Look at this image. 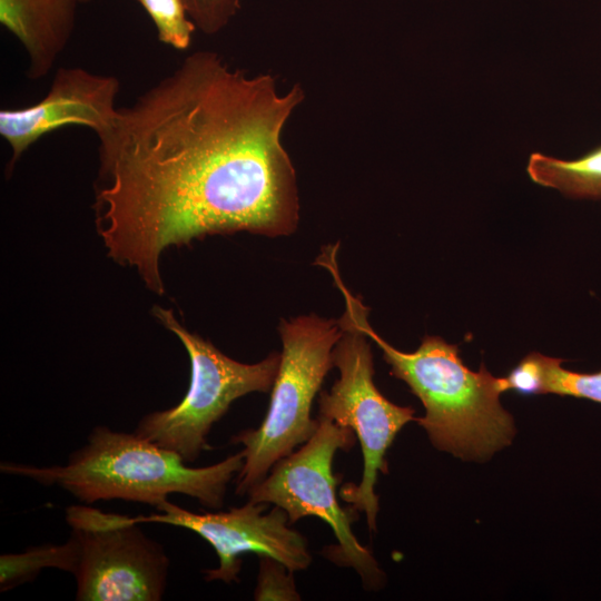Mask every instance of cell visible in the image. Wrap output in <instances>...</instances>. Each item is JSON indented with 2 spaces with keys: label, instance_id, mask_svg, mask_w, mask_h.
I'll use <instances>...</instances> for the list:
<instances>
[{
  "label": "cell",
  "instance_id": "cell-1",
  "mask_svg": "<svg viewBox=\"0 0 601 601\" xmlns=\"http://www.w3.org/2000/svg\"><path fill=\"white\" fill-rule=\"evenodd\" d=\"M269 73L188 55L98 137L95 211L107 254L162 295L161 254L208 235L292 234L296 171L282 136L303 102Z\"/></svg>",
  "mask_w": 601,
  "mask_h": 601
},
{
  "label": "cell",
  "instance_id": "cell-2",
  "mask_svg": "<svg viewBox=\"0 0 601 601\" xmlns=\"http://www.w3.org/2000/svg\"><path fill=\"white\" fill-rule=\"evenodd\" d=\"M244 465L242 451L209 466L191 467L175 451L137 433L96 426L87 444L63 465L2 462L0 471L43 485H58L79 501L125 500L157 508L169 494L191 496L206 508L223 506L227 485Z\"/></svg>",
  "mask_w": 601,
  "mask_h": 601
},
{
  "label": "cell",
  "instance_id": "cell-3",
  "mask_svg": "<svg viewBox=\"0 0 601 601\" xmlns=\"http://www.w3.org/2000/svg\"><path fill=\"white\" fill-rule=\"evenodd\" d=\"M367 315L361 321L363 331L382 349L391 375L422 402L425 415L415 422L436 449L479 461L511 444L516 431L499 400L506 392L503 377L483 364L477 372L469 370L459 347L439 336L426 335L415 352L398 351L373 329Z\"/></svg>",
  "mask_w": 601,
  "mask_h": 601
},
{
  "label": "cell",
  "instance_id": "cell-4",
  "mask_svg": "<svg viewBox=\"0 0 601 601\" xmlns=\"http://www.w3.org/2000/svg\"><path fill=\"white\" fill-rule=\"evenodd\" d=\"M335 256L326 255L321 264L345 297V312L338 319L341 336L333 349V364L339 377L328 392H321L319 416L351 428L359 442L364 463L361 482L344 484L339 495L351 508L364 512L370 530L375 531L377 476L388 472L386 452L402 427L415 421L414 410L392 403L375 386L373 355L361 326L368 308L342 282Z\"/></svg>",
  "mask_w": 601,
  "mask_h": 601
},
{
  "label": "cell",
  "instance_id": "cell-5",
  "mask_svg": "<svg viewBox=\"0 0 601 601\" xmlns=\"http://www.w3.org/2000/svg\"><path fill=\"white\" fill-rule=\"evenodd\" d=\"M283 344L279 367L272 386L268 411L257 428L234 435L243 445L244 465L237 474L236 494L244 495L260 482L276 462L306 443L318 418L312 404L333 364V349L341 336L338 319L316 315L280 321Z\"/></svg>",
  "mask_w": 601,
  "mask_h": 601
},
{
  "label": "cell",
  "instance_id": "cell-6",
  "mask_svg": "<svg viewBox=\"0 0 601 601\" xmlns=\"http://www.w3.org/2000/svg\"><path fill=\"white\" fill-rule=\"evenodd\" d=\"M152 314L174 333L187 351L190 380L180 402L144 416L135 433L177 452L186 463L208 449L207 435L237 398L253 392H268L276 377L280 354L272 353L255 364L235 361L209 341L189 332L173 311L154 306Z\"/></svg>",
  "mask_w": 601,
  "mask_h": 601
},
{
  "label": "cell",
  "instance_id": "cell-7",
  "mask_svg": "<svg viewBox=\"0 0 601 601\" xmlns=\"http://www.w3.org/2000/svg\"><path fill=\"white\" fill-rule=\"evenodd\" d=\"M355 434L348 427L318 416L314 435L300 447L274 464L268 474L248 491V501L283 509L290 524L316 516L333 530L337 545L326 548L329 560L353 568L370 589L381 587L383 572L372 552L354 535L351 524L356 514L344 510L336 497L338 480L333 460L338 450L348 451Z\"/></svg>",
  "mask_w": 601,
  "mask_h": 601
},
{
  "label": "cell",
  "instance_id": "cell-8",
  "mask_svg": "<svg viewBox=\"0 0 601 601\" xmlns=\"http://www.w3.org/2000/svg\"><path fill=\"white\" fill-rule=\"evenodd\" d=\"M66 521L77 545L78 601H158L169 559L139 528L136 516L70 505Z\"/></svg>",
  "mask_w": 601,
  "mask_h": 601
},
{
  "label": "cell",
  "instance_id": "cell-9",
  "mask_svg": "<svg viewBox=\"0 0 601 601\" xmlns=\"http://www.w3.org/2000/svg\"><path fill=\"white\" fill-rule=\"evenodd\" d=\"M268 503L248 501L225 512L195 513L168 500L157 506L158 513L138 515L139 523H164L188 529L215 550L219 565L206 570L208 581H238L242 555L255 553L283 564L289 572L306 570L312 555L305 538L290 526L287 513L279 506L265 512Z\"/></svg>",
  "mask_w": 601,
  "mask_h": 601
},
{
  "label": "cell",
  "instance_id": "cell-10",
  "mask_svg": "<svg viewBox=\"0 0 601 601\" xmlns=\"http://www.w3.org/2000/svg\"><path fill=\"white\" fill-rule=\"evenodd\" d=\"M119 80L80 67L59 68L47 95L38 102L0 110V135L11 150L9 169L40 138L65 126H80L97 137L118 114Z\"/></svg>",
  "mask_w": 601,
  "mask_h": 601
},
{
  "label": "cell",
  "instance_id": "cell-11",
  "mask_svg": "<svg viewBox=\"0 0 601 601\" xmlns=\"http://www.w3.org/2000/svg\"><path fill=\"white\" fill-rule=\"evenodd\" d=\"M81 0H0V22L23 47L27 76L48 75L66 49Z\"/></svg>",
  "mask_w": 601,
  "mask_h": 601
},
{
  "label": "cell",
  "instance_id": "cell-12",
  "mask_svg": "<svg viewBox=\"0 0 601 601\" xmlns=\"http://www.w3.org/2000/svg\"><path fill=\"white\" fill-rule=\"evenodd\" d=\"M526 173L536 185L556 189L566 197L601 199V145L572 160L532 152Z\"/></svg>",
  "mask_w": 601,
  "mask_h": 601
},
{
  "label": "cell",
  "instance_id": "cell-13",
  "mask_svg": "<svg viewBox=\"0 0 601 601\" xmlns=\"http://www.w3.org/2000/svg\"><path fill=\"white\" fill-rule=\"evenodd\" d=\"M77 563L76 542L32 546L20 553H6L0 556V590L7 591L30 582L43 569H59L72 573Z\"/></svg>",
  "mask_w": 601,
  "mask_h": 601
},
{
  "label": "cell",
  "instance_id": "cell-14",
  "mask_svg": "<svg viewBox=\"0 0 601 601\" xmlns=\"http://www.w3.org/2000/svg\"><path fill=\"white\" fill-rule=\"evenodd\" d=\"M150 17L159 41L176 50L189 48L196 26L183 0H138Z\"/></svg>",
  "mask_w": 601,
  "mask_h": 601
},
{
  "label": "cell",
  "instance_id": "cell-15",
  "mask_svg": "<svg viewBox=\"0 0 601 601\" xmlns=\"http://www.w3.org/2000/svg\"><path fill=\"white\" fill-rule=\"evenodd\" d=\"M563 359L543 355L540 394L587 398L601 404V371L581 373L562 367Z\"/></svg>",
  "mask_w": 601,
  "mask_h": 601
},
{
  "label": "cell",
  "instance_id": "cell-16",
  "mask_svg": "<svg viewBox=\"0 0 601 601\" xmlns=\"http://www.w3.org/2000/svg\"><path fill=\"white\" fill-rule=\"evenodd\" d=\"M196 29L206 35L221 31L240 8V0H183Z\"/></svg>",
  "mask_w": 601,
  "mask_h": 601
},
{
  "label": "cell",
  "instance_id": "cell-17",
  "mask_svg": "<svg viewBox=\"0 0 601 601\" xmlns=\"http://www.w3.org/2000/svg\"><path fill=\"white\" fill-rule=\"evenodd\" d=\"M543 354L532 352L524 356L504 378L506 391L522 395L541 393Z\"/></svg>",
  "mask_w": 601,
  "mask_h": 601
},
{
  "label": "cell",
  "instance_id": "cell-18",
  "mask_svg": "<svg viewBox=\"0 0 601 601\" xmlns=\"http://www.w3.org/2000/svg\"><path fill=\"white\" fill-rule=\"evenodd\" d=\"M88 1H90V0H81V2H88Z\"/></svg>",
  "mask_w": 601,
  "mask_h": 601
}]
</instances>
